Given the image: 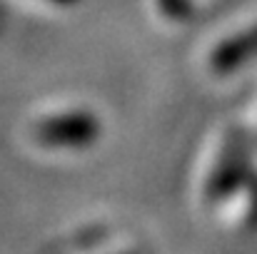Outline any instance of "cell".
Instances as JSON below:
<instances>
[{
  "mask_svg": "<svg viewBox=\"0 0 257 254\" xmlns=\"http://www.w3.org/2000/svg\"><path fill=\"white\" fill-rule=\"evenodd\" d=\"M102 132L100 117L90 110L53 112L33 125V137L53 150H83Z\"/></svg>",
  "mask_w": 257,
  "mask_h": 254,
  "instance_id": "cell-1",
  "label": "cell"
}]
</instances>
